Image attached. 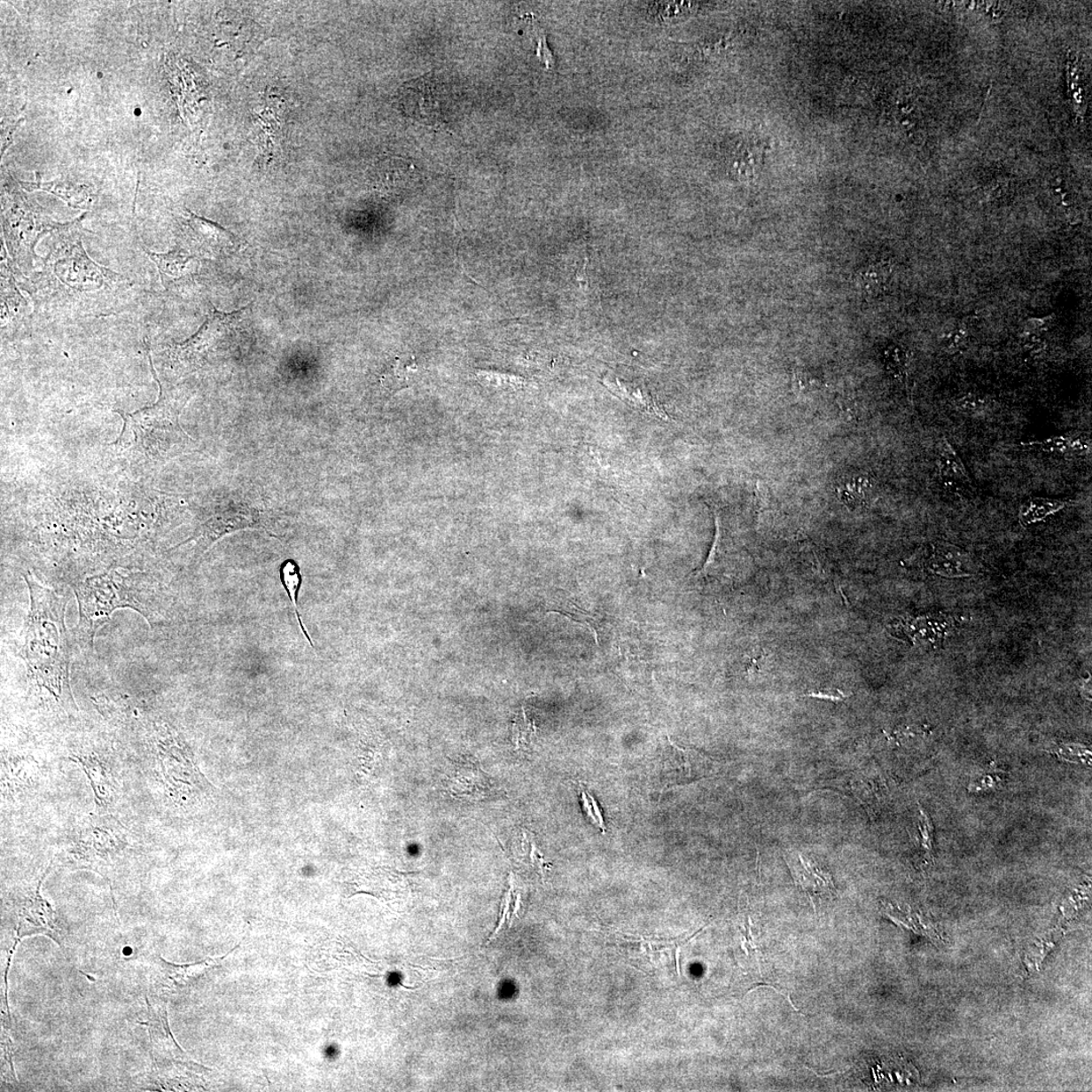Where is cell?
<instances>
[{
	"instance_id": "6da1fadb",
	"label": "cell",
	"mask_w": 1092,
	"mask_h": 1092,
	"mask_svg": "<svg viewBox=\"0 0 1092 1092\" xmlns=\"http://www.w3.org/2000/svg\"><path fill=\"white\" fill-rule=\"evenodd\" d=\"M30 594L20 657L27 667L28 697L34 702L62 713L78 710L71 691V648L66 623V596L25 574Z\"/></svg>"
},
{
	"instance_id": "7a4b0ae2",
	"label": "cell",
	"mask_w": 1092,
	"mask_h": 1092,
	"mask_svg": "<svg viewBox=\"0 0 1092 1092\" xmlns=\"http://www.w3.org/2000/svg\"><path fill=\"white\" fill-rule=\"evenodd\" d=\"M74 225H63L61 238L54 243L44 261V270L35 278L34 298L43 305H52L53 311L66 305L109 303V297L125 286L118 273L99 267L86 254L81 238L72 235Z\"/></svg>"
},
{
	"instance_id": "3957f363",
	"label": "cell",
	"mask_w": 1092,
	"mask_h": 1092,
	"mask_svg": "<svg viewBox=\"0 0 1092 1092\" xmlns=\"http://www.w3.org/2000/svg\"><path fill=\"white\" fill-rule=\"evenodd\" d=\"M72 589L79 609L74 635L83 651L93 649L98 630L119 609L135 610L151 628L163 621L160 590L145 573L113 570L79 581Z\"/></svg>"
},
{
	"instance_id": "277c9868",
	"label": "cell",
	"mask_w": 1092,
	"mask_h": 1092,
	"mask_svg": "<svg viewBox=\"0 0 1092 1092\" xmlns=\"http://www.w3.org/2000/svg\"><path fill=\"white\" fill-rule=\"evenodd\" d=\"M151 372L160 387V397L152 406L134 413L116 411L124 421L123 430L113 444L127 456L143 463L160 464L175 456L188 435L179 425L178 414L182 401L158 378L150 347L145 341Z\"/></svg>"
},
{
	"instance_id": "5b68a950",
	"label": "cell",
	"mask_w": 1092,
	"mask_h": 1092,
	"mask_svg": "<svg viewBox=\"0 0 1092 1092\" xmlns=\"http://www.w3.org/2000/svg\"><path fill=\"white\" fill-rule=\"evenodd\" d=\"M153 745L161 781L170 799L185 806L211 789L182 737L167 723H154Z\"/></svg>"
},
{
	"instance_id": "8992f818",
	"label": "cell",
	"mask_w": 1092,
	"mask_h": 1092,
	"mask_svg": "<svg viewBox=\"0 0 1092 1092\" xmlns=\"http://www.w3.org/2000/svg\"><path fill=\"white\" fill-rule=\"evenodd\" d=\"M130 846V835L117 818L92 815L79 825L75 842L68 852L69 865L90 869L107 878Z\"/></svg>"
},
{
	"instance_id": "52a82bcc",
	"label": "cell",
	"mask_w": 1092,
	"mask_h": 1092,
	"mask_svg": "<svg viewBox=\"0 0 1092 1092\" xmlns=\"http://www.w3.org/2000/svg\"><path fill=\"white\" fill-rule=\"evenodd\" d=\"M247 310L248 308H246L241 311L227 314L213 308L199 332L189 340L176 344L172 348V355L176 361L188 368L199 366L213 350L217 349L222 343L238 332Z\"/></svg>"
},
{
	"instance_id": "ba28073f",
	"label": "cell",
	"mask_w": 1092,
	"mask_h": 1092,
	"mask_svg": "<svg viewBox=\"0 0 1092 1092\" xmlns=\"http://www.w3.org/2000/svg\"><path fill=\"white\" fill-rule=\"evenodd\" d=\"M953 617L945 614H929L916 618H900L891 622L889 634L900 641L911 644L932 645L940 648L945 637L954 628Z\"/></svg>"
},
{
	"instance_id": "9c48e42d",
	"label": "cell",
	"mask_w": 1092,
	"mask_h": 1092,
	"mask_svg": "<svg viewBox=\"0 0 1092 1092\" xmlns=\"http://www.w3.org/2000/svg\"><path fill=\"white\" fill-rule=\"evenodd\" d=\"M438 93L436 83L430 79H418L401 90L399 104L408 116L434 125L441 113L442 98Z\"/></svg>"
},
{
	"instance_id": "30bf717a",
	"label": "cell",
	"mask_w": 1092,
	"mask_h": 1092,
	"mask_svg": "<svg viewBox=\"0 0 1092 1092\" xmlns=\"http://www.w3.org/2000/svg\"><path fill=\"white\" fill-rule=\"evenodd\" d=\"M190 214L186 226L189 228L191 246L198 253L215 257L232 253L237 247V238L233 233L214 222L198 217L192 213Z\"/></svg>"
},
{
	"instance_id": "8fae6325",
	"label": "cell",
	"mask_w": 1092,
	"mask_h": 1092,
	"mask_svg": "<svg viewBox=\"0 0 1092 1092\" xmlns=\"http://www.w3.org/2000/svg\"><path fill=\"white\" fill-rule=\"evenodd\" d=\"M71 760L78 761L88 776L97 807L105 811L113 807L118 801L119 784L110 766L93 753L74 754Z\"/></svg>"
},
{
	"instance_id": "7c38bea8",
	"label": "cell",
	"mask_w": 1092,
	"mask_h": 1092,
	"mask_svg": "<svg viewBox=\"0 0 1092 1092\" xmlns=\"http://www.w3.org/2000/svg\"><path fill=\"white\" fill-rule=\"evenodd\" d=\"M445 788L456 800L480 801L492 794V783L475 760H459Z\"/></svg>"
},
{
	"instance_id": "4fadbf2b",
	"label": "cell",
	"mask_w": 1092,
	"mask_h": 1092,
	"mask_svg": "<svg viewBox=\"0 0 1092 1092\" xmlns=\"http://www.w3.org/2000/svg\"><path fill=\"white\" fill-rule=\"evenodd\" d=\"M924 569L945 578L971 576L973 564L964 550L950 543H932L925 551Z\"/></svg>"
},
{
	"instance_id": "5bb4252c",
	"label": "cell",
	"mask_w": 1092,
	"mask_h": 1092,
	"mask_svg": "<svg viewBox=\"0 0 1092 1092\" xmlns=\"http://www.w3.org/2000/svg\"><path fill=\"white\" fill-rule=\"evenodd\" d=\"M258 519L254 514L226 512L214 515L207 520L199 534L191 540H198L199 551H205L222 536L234 531L257 527Z\"/></svg>"
},
{
	"instance_id": "9a60e30c",
	"label": "cell",
	"mask_w": 1092,
	"mask_h": 1092,
	"mask_svg": "<svg viewBox=\"0 0 1092 1092\" xmlns=\"http://www.w3.org/2000/svg\"><path fill=\"white\" fill-rule=\"evenodd\" d=\"M937 465L940 479L951 490L971 493L974 491L971 478H970L964 463L953 445L943 437L938 443Z\"/></svg>"
},
{
	"instance_id": "2e32d148",
	"label": "cell",
	"mask_w": 1092,
	"mask_h": 1092,
	"mask_svg": "<svg viewBox=\"0 0 1092 1092\" xmlns=\"http://www.w3.org/2000/svg\"><path fill=\"white\" fill-rule=\"evenodd\" d=\"M786 863L792 871L794 880L814 900L815 895H825L835 893V886L831 876L819 869L813 861L802 854H790Z\"/></svg>"
},
{
	"instance_id": "e0dca14e",
	"label": "cell",
	"mask_w": 1092,
	"mask_h": 1092,
	"mask_svg": "<svg viewBox=\"0 0 1092 1092\" xmlns=\"http://www.w3.org/2000/svg\"><path fill=\"white\" fill-rule=\"evenodd\" d=\"M145 253L156 265L165 289H169L182 282L191 273V265L195 257L188 254L183 249H176L168 254H154L144 248Z\"/></svg>"
},
{
	"instance_id": "ac0fdd59",
	"label": "cell",
	"mask_w": 1092,
	"mask_h": 1092,
	"mask_svg": "<svg viewBox=\"0 0 1092 1092\" xmlns=\"http://www.w3.org/2000/svg\"><path fill=\"white\" fill-rule=\"evenodd\" d=\"M606 386L618 398H620L632 408L637 409L638 411L657 417L660 420L667 421L670 419L665 408L648 391L644 390L643 387L622 383L620 380H617L616 385L607 382Z\"/></svg>"
},
{
	"instance_id": "d6986e66",
	"label": "cell",
	"mask_w": 1092,
	"mask_h": 1092,
	"mask_svg": "<svg viewBox=\"0 0 1092 1092\" xmlns=\"http://www.w3.org/2000/svg\"><path fill=\"white\" fill-rule=\"evenodd\" d=\"M1025 448H1031L1046 452L1049 455L1061 456H1081L1090 452L1091 444L1087 436L1080 434H1065L1022 443Z\"/></svg>"
},
{
	"instance_id": "ffe728a7",
	"label": "cell",
	"mask_w": 1092,
	"mask_h": 1092,
	"mask_svg": "<svg viewBox=\"0 0 1092 1092\" xmlns=\"http://www.w3.org/2000/svg\"><path fill=\"white\" fill-rule=\"evenodd\" d=\"M1070 500L1033 497L1023 503L1018 511V519L1022 526L1026 527L1033 526L1041 521H1044L1061 510L1070 505Z\"/></svg>"
},
{
	"instance_id": "44dd1931",
	"label": "cell",
	"mask_w": 1092,
	"mask_h": 1092,
	"mask_svg": "<svg viewBox=\"0 0 1092 1092\" xmlns=\"http://www.w3.org/2000/svg\"><path fill=\"white\" fill-rule=\"evenodd\" d=\"M27 191H44L61 198L68 206L75 208H85L90 196L85 186L74 185L62 182L42 183L38 177L37 183H20Z\"/></svg>"
},
{
	"instance_id": "7402d4cb",
	"label": "cell",
	"mask_w": 1092,
	"mask_h": 1092,
	"mask_svg": "<svg viewBox=\"0 0 1092 1092\" xmlns=\"http://www.w3.org/2000/svg\"><path fill=\"white\" fill-rule=\"evenodd\" d=\"M31 759L12 758L4 761V783L10 792L27 788L37 778L38 767L34 760L30 761Z\"/></svg>"
},
{
	"instance_id": "603a6c76",
	"label": "cell",
	"mask_w": 1092,
	"mask_h": 1092,
	"mask_svg": "<svg viewBox=\"0 0 1092 1092\" xmlns=\"http://www.w3.org/2000/svg\"><path fill=\"white\" fill-rule=\"evenodd\" d=\"M412 170L411 165H407L400 158H386L377 165L376 182L383 189L396 190L401 188L403 182L408 181Z\"/></svg>"
},
{
	"instance_id": "cb8c5ba5",
	"label": "cell",
	"mask_w": 1092,
	"mask_h": 1092,
	"mask_svg": "<svg viewBox=\"0 0 1092 1092\" xmlns=\"http://www.w3.org/2000/svg\"><path fill=\"white\" fill-rule=\"evenodd\" d=\"M890 277L891 269L887 263H872L859 272L857 284L862 292L875 297L886 290Z\"/></svg>"
},
{
	"instance_id": "d4e9b609",
	"label": "cell",
	"mask_w": 1092,
	"mask_h": 1092,
	"mask_svg": "<svg viewBox=\"0 0 1092 1092\" xmlns=\"http://www.w3.org/2000/svg\"><path fill=\"white\" fill-rule=\"evenodd\" d=\"M42 880L37 888L28 894L21 905L20 917L25 919L28 924L34 925H48L52 922V909L49 903L40 894V886Z\"/></svg>"
},
{
	"instance_id": "484cf974",
	"label": "cell",
	"mask_w": 1092,
	"mask_h": 1092,
	"mask_svg": "<svg viewBox=\"0 0 1092 1092\" xmlns=\"http://www.w3.org/2000/svg\"><path fill=\"white\" fill-rule=\"evenodd\" d=\"M280 581H282L285 590L292 603L294 613H296L300 628L301 632H303V635L308 644H310L314 648L312 639L308 634V630L303 620H301V617L298 610V596L301 585V576L300 567L293 562V560H286V562L283 565L282 569H280Z\"/></svg>"
},
{
	"instance_id": "4316f807",
	"label": "cell",
	"mask_w": 1092,
	"mask_h": 1092,
	"mask_svg": "<svg viewBox=\"0 0 1092 1092\" xmlns=\"http://www.w3.org/2000/svg\"><path fill=\"white\" fill-rule=\"evenodd\" d=\"M873 491L871 479L866 475H857L847 479L838 488V495L846 505L861 506L870 500Z\"/></svg>"
},
{
	"instance_id": "83f0119b",
	"label": "cell",
	"mask_w": 1092,
	"mask_h": 1092,
	"mask_svg": "<svg viewBox=\"0 0 1092 1092\" xmlns=\"http://www.w3.org/2000/svg\"><path fill=\"white\" fill-rule=\"evenodd\" d=\"M417 370H417L413 357H398L391 368L386 371L383 383L387 389L397 391L411 384Z\"/></svg>"
},
{
	"instance_id": "f1b7e54d",
	"label": "cell",
	"mask_w": 1092,
	"mask_h": 1092,
	"mask_svg": "<svg viewBox=\"0 0 1092 1092\" xmlns=\"http://www.w3.org/2000/svg\"><path fill=\"white\" fill-rule=\"evenodd\" d=\"M2 320L3 323L4 321L6 323L12 319L14 316L20 314L21 308L26 306V301L20 296L13 282H12L9 269L4 263L2 265Z\"/></svg>"
},
{
	"instance_id": "f546056e",
	"label": "cell",
	"mask_w": 1092,
	"mask_h": 1092,
	"mask_svg": "<svg viewBox=\"0 0 1092 1092\" xmlns=\"http://www.w3.org/2000/svg\"><path fill=\"white\" fill-rule=\"evenodd\" d=\"M167 1012L160 1010L158 1015H154L152 1023L151 1024V1037L156 1041L157 1045L163 1046L167 1044L169 1048L177 1046L175 1040H169L171 1033L169 1030L168 1018H165Z\"/></svg>"
},
{
	"instance_id": "4dcf8cb0",
	"label": "cell",
	"mask_w": 1092,
	"mask_h": 1092,
	"mask_svg": "<svg viewBox=\"0 0 1092 1092\" xmlns=\"http://www.w3.org/2000/svg\"><path fill=\"white\" fill-rule=\"evenodd\" d=\"M955 407L960 413L968 416H979L987 411L988 403L986 399H983L977 394H968L955 402Z\"/></svg>"
},
{
	"instance_id": "1f68e13d",
	"label": "cell",
	"mask_w": 1092,
	"mask_h": 1092,
	"mask_svg": "<svg viewBox=\"0 0 1092 1092\" xmlns=\"http://www.w3.org/2000/svg\"><path fill=\"white\" fill-rule=\"evenodd\" d=\"M512 729V739L517 748H520L521 745H526L535 734L534 723L528 720L524 711L516 716Z\"/></svg>"
},
{
	"instance_id": "d6a6232c",
	"label": "cell",
	"mask_w": 1092,
	"mask_h": 1092,
	"mask_svg": "<svg viewBox=\"0 0 1092 1092\" xmlns=\"http://www.w3.org/2000/svg\"><path fill=\"white\" fill-rule=\"evenodd\" d=\"M669 742L673 752L666 766H669L673 770H680V775L690 777L691 776V763H690L688 752L678 748L676 745L671 742L670 737Z\"/></svg>"
},
{
	"instance_id": "836d02e7",
	"label": "cell",
	"mask_w": 1092,
	"mask_h": 1092,
	"mask_svg": "<svg viewBox=\"0 0 1092 1092\" xmlns=\"http://www.w3.org/2000/svg\"><path fill=\"white\" fill-rule=\"evenodd\" d=\"M478 376H479L480 382L483 383L484 385L493 386L495 387H501V389H510V387H513V389H519V387L522 384V379L519 378L510 377V376H505V375H497V373H493V372L492 373L480 372Z\"/></svg>"
},
{
	"instance_id": "e575fe53",
	"label": "cell",
	"mask_w": 1092,
	"mask_h": 1092,
	"mask_svg": "<svg viewBox=\"0 0 1092 1092\" xmlns=\"http://www.w3.org/2000/svg\"><path fill=\"white\" fill-rule=\"evenodd\" d=\"M886 365L891 375L902 379L907 371V356L900 348H890L886 352Z\"/></svg>"
},
{
	"instance_id": "d590c367",
	"label": "cell",
	"mask_w": 1092,
	"mask_h": 1092,
	"mask_svg": "<svg viewBox=\"0 0 1092 1092\" xmlns=\"http://www.w3.org/2000/svg\"><path fill=\"white\" fill-rule=\"evenodd\" d=\"M850 695L851 694H846L845 691H842V690L838 688H823L814 690V691H809L808 693L804 694V697L838 703L843 702L846 698H849Z\"/></svg>"
},
{
	"instance_id": "8d00e7d4",
	"label": "cell",
	"mask_w": 1092,
	"mask_h": 1092,
	"mask_svg": "<svg viewBox=\"0 0 1092 1092\" xmlns=\"http://www.w3.org/2000/svg\"><path fill=\"white\" fill-rule=\"evenodd\" d=\"M967 337L968 336L964 332H956L951 333L947 337L945 341V348L951 352V354H956V352H958L966 347Z\"/></svg>"
},
{
	"instance_id": "74e56055",
	"label": "cell",
	"mask_w": 1092,
	"mask_h": 1092,
	"mask_svg": "<svg viewBox=\"0 0 1092 1092\" xmlns=\"http://www.w3.org/2000/svg\"><path fill=\"white\" fill-rule=\"evenodd\" d=\"M1090 682H1091L1090 678H1089V679H1087V681H1086V682H1083V684H1082V686H1081L1084 690H1086V692H1083V694H1082V695H1084V697H1088V696L1090 697V692H1091ZM1081 690H1082V689H1081Z\"/></svg>"
},
{
	"instance_id": "f35d334b",
	"label": "cell",
	"mask_w": 1092,
	"mask_h": 1092,
	"mask_svg": "<svg viewBox=\"0 0 1092 1092\" xmlns=\"http://www.w3.org/2000/svg\"><path fill=\"white\" fill-rule=\"evenodd\" d=\"M680 951H681V948H680V947H678V948H677V950H676V963H677V971H678V974H679V975H680V964H679V954H680Z\"/></svg>"
}]
</instances>
